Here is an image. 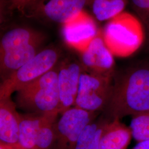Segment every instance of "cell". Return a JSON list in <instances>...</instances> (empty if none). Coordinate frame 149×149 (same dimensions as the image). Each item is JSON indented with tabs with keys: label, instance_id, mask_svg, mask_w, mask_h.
I'll use <instances>...</instances> for the list:
<instances>
[{
	"label": "cell",
	"instance_id": "7402d4cb",
	"mask_svg": "<svg viewBox=\"0 0 149 149\" xmlns=\"http://www.w3.org/2000/svg\"><path fill=\"white\" fill-rule=\"evenodd\" d=\"M131 149H149V140L138 142Z\"/></svg>",
	"mask_w": 149,
	"mask_h": 149
},
{
	"label": "cell",
	"instance_id": "7a4b0ae2",
	"mask_svg": "<svg viewBox=\"0 0 149 149\" xmlns=\"http://www.w3.org/2000/svg\"><path fill=\"white\" fill-rule=\"evenodd\" d=\"M16 95V106L40 115L59 114L58 65L42 76L23 86Z\"/></svg>",
	"mask_w": 149,
	"mask_h": 149
},
{
	"label": "cell",
	"instance_id": "e0dca14e",
	"mask_svg": "<svg viewBox=\"0 0 149 149\" xmlns=\"http://www.w3.org/2000/svg\"><path fill=\"white\" fill-rule=\"evenodd\" d=\"M104 117L90 123L83 130L74 149H98L100 140L107 122Z\"/></svg>",
	"mask_w": 149,
	"mask_h": 149
},
{
	"label": "cell",
	"instance_id": "4fadbf2b",
	"mask_svg": "<svg viewBox=\"0 0 149 149\" xmlns=\"http://www.w3.org/2000/svg\"><path fill=\"white\" fill-rule=\"evenodd\" d=\"M57 114L40 115L20 114L18 146L22 149H37L38 134L42 125L49 118Z\"/></svg>",
	"mask_w": 149,
	"mask_h": 149
},
{
	"label": "cell",
	"instance_id": "2e32d148",
	"mask_svg": "<svg viewBox=\"0 0 149 149\" xmlns=\"http://www.w3.org/2000/svg\"><path fill=\"white\" fill-rule=\"evenodd\" d=\"M129 0H90L88 7L99 22L108 21L122 13Z\"/></svg>",
	"mask_w": 149,
	"mask_h": 149
},
{
	"label": "cell",
	"instance_id": "277c9868",
	"mask_svg": "<svg viewBox=\"0 0 149 149\" xmlns=\"http://www.w3.org/2000/svg\"><path fill=\"white\" fill-rule=\"evenodd\" d=\"M60 53L55 48L39 52L31 60L16 70L0 86V100L11 97L23 86L37 79L54 68L58 63Z\"/></svg>",
	"mask_w": 149,
	"mask_h": 149
},
{
	"label": "cell",
	"instance_id": "ac0fdd59",
	"mask_svg": "<svg viewBox=\"0 0 149 149\" xmlns=\"http://www.w3.org/2000/svg\"><path fill=\"white\" fill-rule=\"evenodd\" d=\"M57 116H52L43 124L38 134L37 149L55 148L56 134L55 124Z\"/></svg>",
	"mask_w": 149,
	"mask_h": 149
},
{
	"label": "cell",
	"instance_id": "ffe728a7",
	"mask_svg": "<svg viewBox=\"0 0 149 149\" xmlns=\"http://www.w3.org/2000/svg\"><path fill=\"white\" fill-rule=\"evenodd\" d=\"M135 13L145 25L149 22V0H129Z\"/></svg>",
	"mask_w": 149,
	"mask_h": 149
},
{
	"label": "cell",
	"instance_id": "5bb4252c",
	"mask_svg": "<svg viewBox=\"0 0 149 149\" xmlns=\"http://www.w3.org/2000/svg\"><path fill=\"white\" fill-rule=\"evenodd\" d=\"M132 138L130 127L119 119L108 121L104 129L98 149H127Z\"/></svg>",
	"mask_w": 149,
	"mask_h": 149
},
{
	"label": "cell",
	"instance_id": "603a6c76",
	"mask_svg": "<svg viewBox=\"0 0 149 149\" xmlns=\"http://www.w3.org/2000/svg\"><path fill=\"white\" fill-rule=\"evenodd\" d=\"M145 26L147 31V39H146V47H145V52L149 56V22L147 24H146Z\"/></svg>",
	"mask_w": 149,
	"mask_h": 149
},
{
	"label": "cell",
	"instance_id": "d6986e66",
	"mask_svg": "<svg viewBox=\"0 0 149 149\" xmlns=\"http://www.w3.org/2000/svg\"><path fill=\"white\" fill-rule=\"evenodd\" d=\"M129 127L133 138L138 143L149 140V111L132 117Z\"/></svg>",
	"mask_w": 149,
	"mask_h": 149
},
{
	"label": "cell",
	"instance_id": "ba28073f",
	"mask_svg": "<svg viewBox=\"0 0 149 149\" xmlns=\"http://www.w3.org/2000/svg\"><path fill=\"white\" fill-rule=\"evenodd\" d=\"M113 54L108 48L100 31L86 48L81 52L83 70L97 76L113 79L116 71Z\"/></svg>",
	"mask_w": 149,
	"mask_h": 149
},
{
	"label": "cell",
	"instance_id": "6da1fadb",
	"mask_svg": "<svg viewBox=\"0 0 149 149\" xmlns=\"http://www.w3.org/2000/svg\"><path fill=\"white\" fill-rule=\"evenodd\" d=\"M148 111L149 59L136 60L116 70L103 117L112 121Z\"/></svg>",
	"mask_w": 149,
	"mask_h": 149
},
{
	"label": "cell",
	"instance_id": "3957f363",
	"mask_svg": "<svg viewBox=\"0 0 149 149\" xmlns=\"http://www.w3.org/2000/svg\"><path fill=\"white\" fill-rule=\"evenodd\" d=\"M102 34L112 54L120 57L136 52L145 39L141 23L133 15L124 12L108 21Z\"/></svg>",
	"mask_w": 149,
	"mask_h": 149
},
{
	"label": "cell",
	"instance_id": "9a60e30c",
	"mask_svg": "<svg viewBox=\"0 0 149 149\" xmlns=\"http://www.w3.org/2000/svg\"><path fill=\"white\" fill-rule=\"evenodd\" d=\"M42 36L37 32L24 28H16L6 32L1 38L0 55L31 43L42 42Z\"/></svg>",
	"mask_w": 149,
	"mask_h": 149
},
{
	"label": "cell",
	"instance_id": "cb8c5ba5",
	"mask_svg": "<svg viewBox=\"0 0 149 149\" xmlns=\"http://www.w3.org/2000/svg\"><path fill=\"white\" fill-rule=\"evenodd\" d=\"M0 149H22L18 146H13L10 145H7L5 144H1L0 145Z\"/></svg>",
	"mask_w": 149,
	"mask_h": 149
},
{
	"label": "cell",
	"instance_id": "7c38bea8",
	"mask_svg": "<svg viewBox=\"0 0 149 149\" xmlns=\"http://www.w3.org/2000/svg\"><path fill=\"white\" fill-rule=\"evenodd\" d=\"M42 42L31 43L1 55L0 70L2 81L31 60L39 52L38 48Z\"/></svg>",
	"mask_w": 149,
	"mask_h": 149
},
{
	"label": "cell",
	"instance_id": "30bf717a",
	"mask_svg": "<svg viewBox=\"0 0 149 149\" xmlns=\"http://www.w3.org/2000/svg\"><path fill=\"white\" fill-rule=\"evenodd\" d=\"M95 19L83 11L72 20L63 24L62 35L70 46L84 50L99 32Z\"/></svg>",
	"mask_w": 149,
	"mask_h": 149
},
{
	"label": "cell",
	"instance_id": "8992f818",
	"mask_svg": "<svg viewBox=\"0 0 149 149\" xmlns=\"http://www.w3.org/2000/svg\"><path fill=\"white\" fill-rule=\"evenodd\" d=\"M90 0H34L24 7L22 12L33 17L65 24L84 11Z\"/></svg>",
	"mask_w": 149,
	"mask_h": 149
},
{
	"label": "cell",
	"instance_id": "52a82bcc",
	"mask_svg": "<svg viewBox=\"0 0 149 149\" xmlns=\"http://www.w3.org/2000/svg\"><path fill=\"white\" fill-rule=\"evenodd\" d=\"M98 113L74 106L63 113L55 124V149H74L82 132L90 123L96 120Z\"/></svg>",
	"mask_w": 149,
	"mask_h": 149
},
{
	"label": "cell",
	"instance_id": "8fae6325",
	"mask_svg": "<svg viewBox=\"0 0 149 149\" xmlns=\"http://www.w3.org/2000/svg\"><path fill=\"white\" fill-rule=\"evenodd\" d=\"M11 97L0 100V141L1 144L18 146L20 114Z\"/></svg>",
	"mask_w": 149,
	"mask_h": 149
},
{
	"label": "cell",
	"instance_id": "9c48e42d",
	"mask_svg": "<svg viewBox=\"0 0 149 149\" xmlns=\"http://www.w3.org/2000/svg\"><path fill=\"white\" fill-rule=\"evenodd\" d=\"M60 96L59 114L74 106L79 90L80 76L84 71L80 62L66 59L58 65Z\"/></svg>",
	"mask_w": 149,
	"mask_h": 149
},
{
	"label": "cell",
	"instance_id": "44dd1931",
	"mask_svg": "<svg viewBox=\"0 0 149 149\" xmlns=\"http://www.w3.org/2000/svg\"><path fill=\"white\" fill-rule=\"evenodd\" d=\"M33 1L34 0H11V5L12 8L22 11L24 7Z\"/></svg>",
	"mask_w": 149,
	"mask_h": 149
},
{
	"label": "cell",
	"instance_id": "5b68a950",
	"mask_svg": "<svg viewBox=\"0 0 149 149\" xmlns=\"http://www.w3.org/2000/svg\"><path fill=\"white\" fill-rule=\"evenodd\" d=\"M113 79L82 71L74 107L90 112L103 111L112 91Z\"/></svg>",
	"mask_w": 149,
	"mask_h": 149
}]
</instances>
